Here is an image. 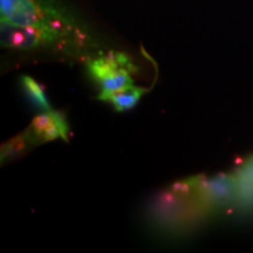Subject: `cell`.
Instances as JSON below:
<instances>
[{
  "label": "cell",
  "instance_id": "cell-1",
  "mask_svg": "<svg viewBox=\"0 0 253 253\" xmlns=\"http://www.w3.org/2000/svg\"><path fill=\"white\" fill-rule=\"evenodd\" d=\"M87 37L82 30H61L55 27L15 26L1 21V45L17 50H53L68 54L79 52Z\"/></svg>",
  "mask_w": 253,
  "mask_h": 253
},
{
  "label": "cell",
  "instance_id": "cell-2",
  "mask_svg": "<svg viewBox=\"0 0 253 253\" xmlns=\"http://www.w3.org/2000/svg\"><path fill=\"white\" fill-rule=\"evenodd\" d=\"M1 21L15 26L81 30L71 9L54 0H0Z\"/></svg>",
  "mask_w": 253,
  "mask_h": 253
},
{
  "label": "cell",
  "instance_id": "cell-3",
  "mask_svg": "<svg viewBox=\"0 0 253 253\" xmlns=\"http://www.w3.org/2000/svg\"><path fill=\"white\" fill-rule=\"evenodd\" d=\"M87 73L101 91L116 90L135 84L137 66L128 54L122 52H100L87 61Z\"/></svg>",
  "mask_w": 253,
  "mask_h": 253
},
{
  "label": "cell",
  "instance_id": "cell-4",
  "mask_svg": "<svg viewBox=\"0 0 253 253\" xmlns=\"http://www.w3.org/2000/svg\"><path fill=\"white\" fill-rule=\"evenodd\" d=\"M36 145L54 141L56 138L67 142L69 140V126L62 113L55 110L41 112L32 120L26 129Z\"/></svg>",
  "mask_w": 253,
  "mask_h": 253
},
{
  "label": "cell",
  "instance_id": "cell-5",
  "mask_svg": "<svg viewBox=\"0 0 253 253\" xmlns=\"http://www.w3.org/2000/svg\"><path fill=\"white\" fill-rule=\"evenodd\" d=\"M147 91L148 88L130 84L116 90L101 91L97 99L112 104L116 112H126L134 108Z\"/></svg>",
  "mask_w": 253,
  "mask_h": 253
},
{
  "label": "cell",
  "instance_id": "cell-6",
  "mask_svg": "<svg viewBox=\"0 0 253 253\" xmlns=\"http://www.w3.org/2000/svg\"><path fill=\"white\" fill-rule=\"evenodd\" d=\"M237 199L245 205H253V157L243 164L235 173Z\"/></svg>",
  "mask_w": 253,
  "mask_h": 253
},
{
  "label": "cell",
  "instance_id": "cell-7",
  "mask_svg": "<svg viewBox=\"0 0 253 253\" xmlns=\"http://www.w3.org/2000/svg\"><path fill=\"white\" fill-rule=\"evenodd\" d=\"M20 86L26 99L30 101L34 108L40 112H47V110L52 109L48 100H47L45 89L33 78L28 77V75L20 77Z\"/></svg>",
  "mask_w": 253,
  "mask_h": 253
},
{
  "label": "cell",
  "instance_id": "cell-8",
  "mask_svg": "<svg viewBox=\"0 0 253 253\" xmlns=\"http://www.w3.org/2000/svg\"><path fill=\"white\" fill-rule=\"evenodd\" d=\"M33 141L28 135L27 130H25L11 138V140L2 144L1 147V162H7V161L15 160V158L23 156L30 148L34 147Z\"/></svg>",
  "mask_w": 253,
  "mask_h": 253
}]
</instances>
